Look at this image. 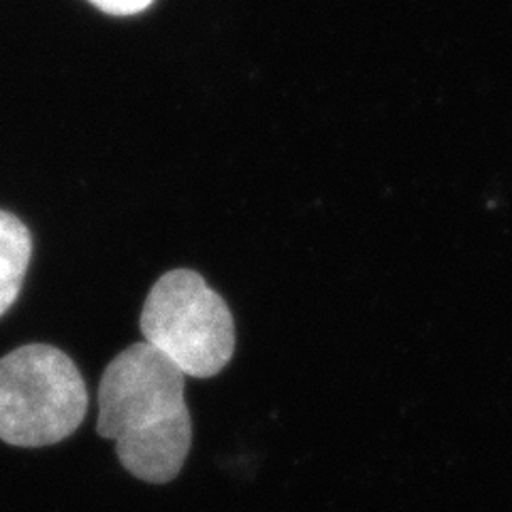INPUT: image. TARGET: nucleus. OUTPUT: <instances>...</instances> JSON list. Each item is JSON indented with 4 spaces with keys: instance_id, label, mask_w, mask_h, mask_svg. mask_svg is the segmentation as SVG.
<instances>
[{
    "instance_id": "obj_4",
    "label": "nucleus",
    "mask_w": 512,
    "mask_h": 512,
    "mask_svg": "<svg viewBox=\"0 0 512 512\" xmlns=\"http://www.w3.org/2000/svg\"><path fill=\"white\" fill-rule=\"evenodd\" d=\"M32 259V235L26 224L0 210V316L20 297L26 271Z\"/></svg>"
},
{
    "instance_id": "obj_1",
    "label": "nucleus",
    "mask_w": 512,
    "mask_h": 512,
    "mask_svg": "<svg viewBox=\"0 0 512 512\" xmlns=\"http://www.w3.org/2000/svg\"><path fill=\"white\" fill-rule=\"evenodd\" d=\"M186 376L148 342L122 350L99 384V436L116 442L126 472L150 485L178 476L192 444Z\"/></svg>"
},
{
    "instance_id": "obj_3",
    "label": "nucleus",
    "mask_w": 512,
    "mask_h": 512,
    "mask_svg": "<svg viewBox=\"0 0 512 512\" xmlns=\"http://www.w3.org/2000/svg\"><path fill=\"white\" fill-rule=\"evenodd\" d=\"M139 327L143 342L184 376L212 378L233 359V314L227 301L192 269L167 271L154 282Z\"/></svg>"
},
{
    "instance_id": "obj_2",
    "label": "nucleus",
    "mask_w": 512,
    "mask_h": 512,
    "mask_svg": "<svg viewBox=\"0 0 512 512\" xmlns=\"http://www.w3.org/2000/svg\"><path fill=\"white\" fill-rule=\"evenodd\" d=\"M88 389L73 359L50 344H26L0 359V440L39 448L73 436Z\"/></svg>"
},
{
    "instance_id": "obj_5",
    "label": "nucleus",
    "mask_w": 512,
    "mask_h": 512,
    "mask_svg": "<svg viewBox=\"0 0 512 512\" xmlns=\"http://www.w3.org/2000/svg\"><path fill=\"white\" fill-rule=\"evenodd\" d=\"M88 3L109 15H135L146 11L154 0H88Z\"/></svg>"
}]
</instances>
